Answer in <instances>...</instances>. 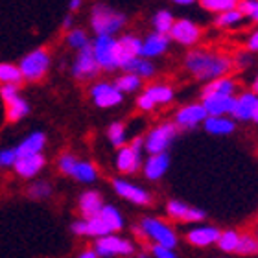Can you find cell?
<instances>
[{
    "label": "cell",
    "instance_id": "obj_1",
    "mask_svg": "<svg viewBox=\"0 0 258 258\" xmlns=\"http://www.w3.org/2000/svg\"><path fill=\"white\" fill-rule=\"evenodd\" d=\"M186 67L198 80H218L223 78L225 72L232 69V61L227 57L214 54H207V52H190L186 55Z\"/></svg>",
    "mask_w": 258,
    "mask_h": 258
},
{
    "label": "cell",
    "instance_id": "obj_2",
    "mask_svg": "<svg viewBox=\"0 0 258 258\" xmlns=\"http://www.w3.org/2000/svg\"><path fill=\"white\" fill-rule=\"evenodd\" d=\"M91 24L98 37H111L125 24V15L120 11L111 10L107 6L98 4L92 8Z\"/></svg>",
    "mask_w": 258,
    "mask_h": 258
},
{
    "label": "cell",
    "instance_id": "obj_3",
    "mask_svg": "<svg viewBox=\"0 0 258 258\" xmlns=\"http://www.w3.org/2000/svg\"><path fill=\"white\" fill-rule=\"evenodd\" d=\"M50 69V54L46 48H37L26 54L19 63V70L22 74V80L28 81H39L44 78V74Z\"/></svg>",
    "mask_w": 258,
    "mask_h": 258
},
{
    "label": "cell",
    "instance_id": "obj_4",
    "mask_svg": "<svg viewBox=\"0 0 258 258\" xmlns=\"http://www.w3.org/2000/svg\"><path fill=\"white\" fill-rule=\"evenodd\" d=\"M92 46V54L98 67L103 70L118 69V57H116V39L113 37H96Z\"/></svg>",
    "mask_w": 258,
    "mask_h": 258
},
{
    "label": "cell",
    "instance_id": "obj_5",
    "mask_svg": "<svg viewBox=\"0 0 258 258\" xmlns=\"http://www.w3.org/2000/svg\"><path fill=\"white\" fill-rule=\"evenodd\" d=\"M142 231H144V234H148L153 242H157V245H162V247L173 249L175 243H177L175 232H173L164 221L155 220V218H146V220L142 221Z\"/></svg>",
    "mask_w": 258,
    "mask_h": 258
},
{
    "label": "cell",
    "instance_id": "obj_6",
    "mask_svg": "<svg viewBox=\"0 0 258 258\" xmlns=\"http://www.w3.org/2000/svg\"><path fill=\"white\" fill-rule=\"evenodd\" d=\"M177 135V127L173 124H162L155 127L148 135L146 139V150L150 151L151 155H161L166 151V148L173 142Z\"/></svg>",
    "mask_w": 258,
    "mask_h": 258
},
{
    "label": "cell",
    "instance_id": "obj_7",
    "mask_svg": "<svg viewBox=\"0 0 258 258\" xmlns=\"http://www.w3.org/2000/svg\"><path fill=\"white\" fill-rule=\"evenodd\" d=\"M140 151H142V140L140 139L135 140L133 144L124 146V148L118 151V157H116V168H118L122 173L137 172L140 168V164H142Z\"/></svg>",
    "mask_w": 258,
    "mask_h": 258
},
{
    "label": "cell",
    "instance_id": "obj_8",
    "mask_svg": "<svg viewBox=\"0 0 258 258\" xmlns=\"http://www.w3.org/2000/svg\"><path fill=\"white\" fill-rule=\"evenodd\" d=\"M100 72V67H98L96 59H94V54H92V46H85V48L80 50V54L76 57L74 67H72V74L78 80H91Z\"/></svg>",
    "mask_w": 258,
    "mask_h": 258
},
{
    "label": "cell",
    "instance_id": "obj_9",
    "mask_svg": "<svg viewBox=\"0 0 258 258\" xmlns=\"http://www.w3.org/2000/svg\"><path fill=\"white\" fill-rule=\"evenodd\" d=\"M94 253L98 256H114V254H131L133 253V245L124 240V238H118V236H113V234H109V236H103V238H98L96 242V251Z\"/></svg>",
    "mask_w": 258,
    "mask_h": 258
},
{
    "label": "cell",
    "instance_id": "obj_10",
    "mask_svg": "<svg viewBox=\"0 0 258 258\" xmlns=\"http://www.w3.org/2000/svg\"><path fill=\"white\" fill-rule=\"evenodd\" d=\"M91 94H92L94 103L102 109L118 105V103L122 102V98H124V94H122L114 85H111V83H96V85L92 87Z\"/></svg>",
    "mask_w": 258,
    "mask_h": 258
},
{
    "label": "cell",
    "instance_id": "obj_11",
    "mask_svg": "<svg viewBox=\"0 0 258 258\" xmlns=\"http://www.w3.org/2000/svg\"><path fill=\"white\" fill-rule=\"evenodd\" d=\"M170 37L173 41H177V43L190 46L201 37V30H199L198 24H194L188 19H181V21L173 22L172 30H170Z\"/></svg>",
    "mask_w": 258,
    "mask_h": 258
},
{
    "label": "cell",
    "instance_id": "obj_12",
    "mask_svg": "<svg viewBox=\"0 0 258 258\" xmlns=\"http://www.w3.org/2000/svg\"><path fill=\"white\" fill-rule=\"evenodd\" d=\"M142 52V41L133 35H124L116 41V57H118V67H124L129 61L137 59Z\"/></svg>",
    "mask_w": 258,
    "mask_h": 258
},
{
    "label": "cell",
    "instance_id": "obj_13",
    "mask_svg": "<svg viewBox=\"0 0 258 258\" xmlns=\"http://www.w3.org/2000/svg\"><path fill=\"white\" fill-rule=\"evenodd\" d=\"M44 157L43 153H37V155H26V157H19L15 162V172L24 179H32L35 177L41 170L44 168Z\"/></svg>",
    "mask_w": 258,
    "mask_h": 258
},
{
    "label": "cell",
    "instance_id": "obj_14",
    "mask_svg": "<svg viewBox=\"0 0 258 258\" xmlns=\"http://www.w3.org/2000/svg\"><path fill=\"white\" fill-rule=\"evenodd\" d=\"M72 232L78 234V236H96V238H103L111 234L109 229L105 227V223L100 220V216L92 218V220L76 221L74 225H72Z\"/></svg>",
    "mask_w": 258,
    "mask_h": 258
},
{
    "label": "cell",
    "instance_id": "obj_15",
    "mask_svg": "<svg viewBox=\"0 0 258 258\" xmlns=\"http://www.w3.org/2000/svg\"><path fill=\"white\" fill-rule=\"evenodd\" d=\"M114 190L118 194L120 198L127 199L131 203H137V205H148L151 201L150 199V194L146 192V190L139 188L137 184H131V183H125L122 179H114Z\"/></svg>",
    "mask_w": 258,
    "mask_h": 258
},
{
    "label": "cell",
    "instance_id": "obj_16",
    "mask_svg": "<svg viewBox=\"0 0 258 258\" xmlns=\"http://www.w3.org/2000/svg\"><path fill=\"white\" fill-rule=\"evenodd\" d=\"M234 96H207L203 98V109L207 111V116H223L227 113H232L234 107Z\"/></svg>",
    "mask_w": 258,
    "mask_h": 258
},
{
    "label": "cell",
    "instance_id": "obj_17",
    "mask_svg": "<svg viewBox=\"0 0 258 258\" xmlns=\"http://www.w3.org/2000/svg\"><path fill=\"white\" fill-rule=\"evenodd\" d=\"M207 120V111L203 109V105L194 103V105H186L177 113L175 116V124L181 127H196L199 122Z\"/></svg>",
    "mask_w": 258,
    "mask_h": 258
},
{
    "label": "cell",
    "instance_id": "obj_18",
    "mask_svg": "<svg viewBox=\"0 0 258 258\" xmlns=\"http://www.w3.org/2000/svg\"><path fill=\"white\" fill-rule=\"evenodd\" d=\"M44 144H46V135L43 131H33L32 135H28L26 139L15 148L17 159L26 155H37V153L43 151Z\"/></svg>",
    "mask_w": 258,
    "mask_h": 258
},
{
    "label": "cell",
    "instance_id": "obj_19",
    "mask_svg": "<svg viewBox=\"0 0 258 258\" xmlns=\"http://www.w3.org/2000/svg\"><path fill=\"white\" fill-rule=\"evenodd\" d=\"M103 209L102 198L100 194L94 192V190H89V192H83L80 198V212L83 214V220H92L100 216Z\"/></svg>",
    "mask_w": 258,
    "mask_h": 258
},
{
    "label": "cell",
    "instance_id": "obj_20",
    "mask_svg": "<svg viewBox=\"0 0 258 258\" xmlns=\"http://www.w3.org/2000/svg\"><path fill=\"white\" fill-rule=\"evenodd\" d=\"M258 98L254 96L253 92H245L240 98L234 100V107H232V116L236 120H253V113H254V105H256Z\"/></svg>",
    "mask_w": 258,
    "mask_h": 258
},
{
    "label": "cell",
    "instance_id": "obj_21",
    "mask_svg": "<svg viewBox=\"0 0 258 258\" xmlns=\"http://www.w3.org/2000/svg\"><path fill=\"white\" fill-rule=\"evenodd\" d=\"M168 214L181 221H201L205 218V212L199 209H194L181 201H170L168 203Z\"/></svg>",
    "mask_w": 258,
    "mask_h": 258
},
{
    "label": "cell",
    "instance_id": "obj_22",
    "mask_svg": "<svg viewBox=\"0 0 258 258\" xmlns=\"http://www.w3.org/2000/svg\"><path fill=\"white\" fill-rule=\"evenodd\" d=\"M221 232L216 229V227H198V229H192V231L186 234V240L198 247H205V245H210V243H216L220 240Z\"/></svg>",
    "mask_w": 258,
    "mask_h": 258
},
{
    "label": "cell",
    "instance_id": "obj_23",
    "mask_svg": "<svg viewBox=\"0 0 258 258\" xmlns=\"http://www.w3.org/2000/svg\"><path fill=\"white\" fill-rule=\"evenodd\" d=\"M168 166H170V157L168 153H161V155H150V159L144 162V173L148 179H159L166 173Z\"/></svg>",
    "mask_w": 258,
    "mask_h": 258
},
{
    "label": "cell",
    "instance_id": "obj_24",
    "mask_svg": "<svg viewBox=\"0 0 258 258\" xmlns=\"http://www.w3.org/2000/svg\"><path fill=\"white\" fill-rule=\"evenodd\" d=\"M168 43H170V39L168 35H161V33H151L146 37V41L142 43V52L140 55H144V57H155V55H161L164 50L168 48Z\"/></svg>",
    "mask_w": 258,
    "mask_h": 258
},
{
    "label": "cell",
    "instance_id": "obj_25",
    "mask_svg": "<svg viewBox=\"0 0 258 258\" xmlns=\"http://www.w3.org/2000/svg\"><path fill=\"white\" fill-rule=\"evenodd\" d=\"M236 91V83L229 78H218L203 87V98L207 96H232Z\"/></svg>",
    "mask_w": 258,
    "mask_h": 258
},
{
    "label": "cell",
    "instance_id": "obj_26",
    "mask_svg": "<svg viewBox=\"0 0 258 258\" xmlns=\"http://www.w3.org/2000/svg\"><path fill=\"white\" fill-rule=\"evenodd\" d=\"M28 113H30V105H28V102L24 98L17 96L11 102L6 103V118H8V122H19Z\"/></svg>",
    "mask_w": 258,
    "mask_h": 258
},
{
    "label": "cell",
    "instance_id": "obj_27",
    "mask_svg": "<svg viewBox=\"0 0 258 258\" xmlns=\"http://www.w3.org/2000/svg\"><path fill=\"white\" fill-rule=\"evenodd\" d=\"M205 129L212 135H229L234 131V124H232V120L225 118V116H207Z\"/></svg>",
    "mask_w": 258,
    "mask_h": 258
},
{
    "label": "cell",
    "instance_id": "obj_28",
    "mask_svg": "<svg viewBox=\"0 0 258 258\" xmlns=\"http://www.w3.org/2000/svg\"><path fill=\"white\" fill-rule=\"evenodd\" d=\"M100 220L105 223L109 232L120 231V229L124 227V220H122L120 212L114 209V207H111V205H105V207L102 209V212H100Z\"/></svg>",
    "mask_w": 258,
    "mask_h": 258
},
{
    "label": "cell",
    "instance_id": "obj_29",
    "mask_svg": "<svg viewBox=\"0 0 258 258\" xmlns=\"http://www.w3.org/2000/svg\"><path fill=\"white\" fill-rule=\"evenodd\" d=\"M22 81V74L19 67L13 63H0V85L19 87Z\"/></svg>",
    "mask_w": 258,
    "mask_h": 258
},
{
    "label": "cell",
    "instance_id": "obj_30",
    "mask_svg": "<svg viewBox=\"0 0 258 258\" xmlns=\"http://www.w3.org/2000/svg\"><path fill=\"white\" fill-rule=\"evenodd\" d=\"M122 69H124L127 74H135V76H139V78H150V76H153V72H155V69H153V64H151L150 61L140 59V57L125 63Z\"/></svg>",
    "mask_w": 258,
    "mask_h": 258
},
{
    "label": "cell",
    "instance_id": "obj_31",
    "mask_svg": "<svg viewBox=\"0 0 258 258\" xmlns=\"http://www.w3.org/2000/svg\"><path fill=\"white\" fill-rule=\"evenodd\" d=\"M70 177L78 179L80 183H92L94 179H96V170L92 166L91 162H83V161H78L74 166V172Z\"/></svg>",
    "mask_w": 258,
    "mask_h": 258
},
{
    "label": "cell",
    "instance_id": "obj_32",
    "mask_svg": "<svg viewBox=\"0 0 258 258\" xmlns=\"http://www.w3.org/2000/svg\"><path fill=\"white\" fill-rule=\"evenodd\" d=\"M146 94L151 98L153 103H168V102H172V98H173V91L166 85H151L150 89L146 91Z\"/></svg>",
    "mask_w": 258,
    "mask_h": 258
},
{
    "label": "cell",
    "instance_id": "obj_33",
    "mask_svg": "<svg viewBox=\"0 0 258 258\" xmlns=\"http://www.w3.org/2000/svg\"><path fill=\"white\" fill-rule=\"evenodd\" d=\"M238 242H240V234L236 231H225L220 234V240H218V245H220L221 251L225 253H232L238 249Z\"/></svg>",
    "mask_w": 258,
    "mask_h": 258
},
{
    "label": "cell",
    "instance_id": "obj_34",
    "mask_svg": "<svg viewBox=\"0 0 258 258\" xmlns=\"http://www.w3.org/2000/svg\"><path fill=\"white\" fill-rule=\"evenodd\" d=\"M153 24H155V30L157 33H161V35H166V33H170V30H172L173 26V17L170 11L162 10L159 11L155 15V19H153Z\"/></svg>",
    "mask_w": 258,
    "mask_h": 258
},
{
    "label": "cell",
    "instance_id": "obj_35",
    "mask_svg": "<svg viewBox=\"0 0 258 258\" xmlns=\"http://www.w3.org/2000/svg\"><path fill=\"white\" fill-rule=\"evenodd\" d=\"M201 6L205 10L216 11V13H225V11L236 10V2L234 0H201Z\"/></svg>",
    "mask_w": 258,
    "mask_h": 258
},
{
    "label": "cell",
    "instance_id": "obj_36",
    "mask_svg": "<svg viewBox=\"0 0 258 258\" xmlns=\"http://www.w3.org/2000/svg\"><path fill=\"white\" fill-rule=\"evenodd\" d=\"M114 87H116L120 92H133L140 87V78L135 74H124L116 80Z\"/></svg>",
    "mask_w": 258,
    "mask_h": 258
},
{
    "label": "cell",
    "instance_id": "obj_37",
    "mask_svg": "<svg viewBox=\"0 0 258 258\" xmlns=\"http://www.w3.org/2000/svg\"><path fill=\"white\" fill-rule=\"evenodd\" d=\"M236 253H240V254H254V253H258V242L254 240L253 236L243 234V236H240Z\"/></svg>",
    "mask_w": 258,
    "mask_h": 258
},
{
    "label": "cell",
    "instance_id": "obj_38",
    "mask_svg": "<svg viewBox=\"0 0 258 258\" xmlns=\"http://www.w3.org/2000/svg\"><path fill=\"white\" fill-rule=\"evenodd\" d=\"M50 194H52V186L48 183H33L30 188H28V196L32 199H44V198H50Z\"/></svg>",
    "mask_w": 258,
    "mask_h": 258
},
{
    "label": "cell",
    "instance_id": "obj_39",
    "mask_svg": "<svg viewBox=\"0 0 258 258\" xmlns=\"http://www.w3.org/2000/svg\"><path fill=\"white\" fill-rule=\"evenodd\" d=\"M242 13L238 10H231V11H225V13H220V15L216 17V24L218 26H232V24H236V22L242 21Z\"/></svg>",
    "mask_w": 258,
    "mask_h": 258
},
{
    "label": "cell",
    "instance_id": "obj_40",
    "mask_svg": "<svg viewBox=\"0 0 258 258\" xmlns=\"http://www.w3.org/2000/svg\"><path fill=\"white\" fill-rule=\"evenodd\" d=\"M109 140H111V144L113 146H122L125 142V127L124 124H120V122H114L111 127H109Z\"/></svg>",
    "mask_w": 258,
    "mask_h": 258
},
{
    "label": "cell",
    "instance_id": "obj_41",
    "mask_svg": "<svg viewBox=\"0 0 258 258\" xmlns=\"http://www.w3.org/2000/svg\"><path fill=\"white\" fill-rule=\"evenodd\" d=\"M67 41H69V44L72 48H78V50L89 46V39H87L83 30H72V32L67 35Z\"/></svg>",
    "mask_w": 258,
    "mask_h": 258
},
{
    "label": "cell",
    "instance_id": "obj_42",
    "mask_svg": "<svg viewBox=\"0 0 258 258\" xmlns=\"http://www.w3.org/2000/svg\"><path fill=\"white\" fill-rule=\"evenodd\" d=\"M15 162H17L15 148H4V150H0V168L15 166Z\"/></svg>",
    "mask_w": 258,
    "mask_h": 258
},
{
    "label": "cell",
    "instance_id": "obj_43",
    "mask_svg": "<svg viewBox=\"0 0 258 258\" xmlns=\"http://www.w3.org/2000/svg\"><path fill=\"white\" fill-rule=\"evenodd\" d=\"M242 15H249L253 17L254 21L258 22V2H254V0H245V2H242V4L236 8Z\"/></svg>",
    "mask_w": 258,
    "mask_h": 258
},
{
    "label": "cell",
    "instance_id": "obj_44",
    "mask_svg": "<svg viewBox=\"0 0 258 258\" xmlns=\"http://www.w3.org/2000/svg\"><path fill=\"white\" fill-rule=\"evenodd\" d=\"M76 162H78V159H76L74 155H70V153H67V155H63L59 159V170L64 173V175H72V172H74V166Z\"/></svg>",
    "mask_w": 258,
    "mask_h": 258
},
{
    "label": "cell",
    "instance_id": "obj_45",
    "mask_svg": "<svg viewBox=\"0 0 258 258\" xmlns=\"http://www.w3.org/2000/svg\"><path fill=\"white\" fill-rule=\"evenodd\" d=\"M19 96V87L15 85H0V98L4 100L6 103L11 102L13 98Z\"/></svg>",
    "mask_w": 258,
    "mask_h": 258
},
{
    "label": "cell",
    "instance_id": "obj_46",
    "mask_svg": "<svg viewBox=\"0 0 258 258\" xmlns=\"http://www.w3.org/2000/svg\"><path fill=\"white\" fill-rule=\"evenodd\" d=\"M151 251H153V254H155L157 258H177L175 253H173V249L162 247V245H157V243L151 247Z\"/></svg>",
    "mask_w": 258,
    "mask_h": 258
},
{
    "label": "cell",
    "instance_id": "obj_47",
    "mask_svg": "<svg viewBox=\"0 0 258 258\" xmlns=\"http://www.w3.org/2000/svg\"><path fill=\"white\" fill-rule=\"evenodd\" d=\"M137 103H139V107L142 109V111H151V109H153V105H155V103L151 102V98L148 96L146 92L139 98V102H137Z\"/></svg>",
    "mask_w": 258,
    "mask_h": 258
},
{
    "label": "cell",
    "instance_id": "obj_48",
    "mask_svg": "<svg viewBox=\"0 0 258 258\" xmlns=\"http://www.w3.org/2000/svg\"><path fill=\"white\" fill-rule=\"evenodd\" d=\"M249 50H254V52H258V30L251 35V39H249Z\"/></svg>",
    "mask_w": 258,
    "mask_h": 258
},
{
    "label": "cell",
    "instance_id": "obj_49",
    "mask_svg": "<svg viewBox=\"0 0 258 258\" xmlns=\"http://www.w3.org/2000/svg\"><path fill=\"white\" fill-rule=\"evenodd\" d=\"M80 258H98V254L94 253V251H83V253L80 254Z\"/></svg>",
    "mask_w": 258,
    "mask_h": 258
},
{
    "label": "cell",
    "instance_id": "obj_50",
    "mask_svg": "<svg viewBox=\"0 0 258 258\" xmlns=\"http://www.w3.org/2000/svg\"><path fill=\"white\" fill-rule=\"evenodd\" d=\"M70 24H72V17L67 15V17H64V21H63V28L67 30V28H70Z\"/></svg>",
    "mask_w": 258,
    "mask_h": 258
},
{
    "label": "cell",
    "instance_id": "obj_51",
    "mask_svg": "<svg viewBox=\"0 0 258 258\" xmlns=\"http://www.w3.org/2000/svg\"><path fill=\"white\" fill-rule=\"evenodd\" d=\"M80 6H81L80 0H72V2H70V4H69V8H70V10H78Z\"/></svg>",
    "mask_w": 258,
    "mask_h": 258
},
{
    "label": "cell",
    "instance_id": "obj_52",
    "mask_svg": "<svg viewBox=\"0 0 258 258\" xmlns=\"http://www.w3.org/2000/svg\"><path fill=\"white\" fill-rule=\"evenodd\" d=\"M253 120L258 124V100H256V105H254V113H253Z\"/></svg>",
    "mask_w": 258,
    "mask_h": 258
},
{
    "label": "cell",
    "instance_id": "obj_53",
    "mask_svg": "<svg viewBox=\"0 0 258 258\" xmlns=\"http://www.w3.org/2000/svg\"><path fill=\"white\" fill-rule=\"evenodd\" d=\"M175 2H177V4H184V6H186V4H192V0H175Z\"/></svg>",
    "mask_w": 258,
    "mask_h": 258
},
{
    "label": "cell",
    "instance_id": "obj_54",
    "mask_svg": "<svg viewBox=\"0 0 258 258\" xmlns=\"http://www.w3.org/2000/svg\"><path fill=\"white\" fill-rule=\"evenodd\" d=\"M253 91L258 94V76H256V80H254V83H253Z\"/></svg>",
    "mask_w": 258,
    "mask_h": 258
}]
</instances>
